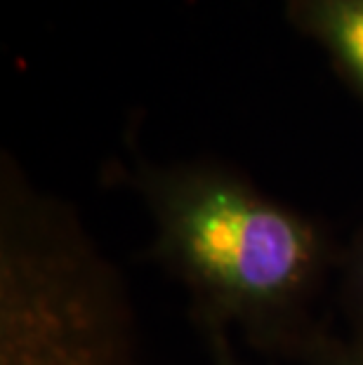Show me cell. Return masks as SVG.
Returning a JSON list of instances; mask_svg holds the SVG:
<instances>
[{"instance_id":"obj_1","label":"cell","mask_w":363,"mask_h":365,"mask_svg":"<svg viewBox=\"0 0 363 365\" xmlns=\"http://www.w3.org/2000/svg\"><path fill=\"white\" fill-rule=\"evenodd\" d=\"M153 252L194 299L205 330L241 328L297 351L330 267L326 234L302 212L213 163L140 165Z\"/></svg>"},{"instance_id":"obj_2","label":"cell","mask_w":363,"mask_h":365,"mask_svg":"<svg viewBox=\"0 0 363 365\" xmlns=\"http://www.w3.org/2000/svg\"><path fill=\"white\" fill-rule=\"evenodd\" d=\"M0 365H140L121 276L14 160L0 177Z\"/></svg>"},{"instance_id":"obj_3","label":"cell","mask_w":363,"mask_h":365,"mask_svg":"<svg viewBox=\"0 0 363 365\" xmlns=\"http://www.w3.org/2000/svg\"><path fill=\"white\" fill-rule=\"evenodd\" d=\"M283 10L363 99V0H283Z\"/></svg>"},{"instance_id":"obj_4","label":"cell","mask_w":363,"mask_h":365,"mask_svg":"<svg viewBox=\"0 0 363 365\" xmlns=\"http://www.w3.org/2000/svg\"><path fill=\"white\" fill-rule=\"evenodd\" d=\"M342 299L354 328V344L363 349V231L354 240L342 271Z\"/></svg>"},{"instance_id":"obj_5","label":"cell","mask_w":363,"mask_h":365,"mask_svg":"<svg viewBox=\"0 0 363 365\" xmlns=\"http://www.w3.org/2000/svg\"><path fill=\"white\" fill-rule=\"evenodd\" d=\"M309 365H363V349L354 341H339L321 330H312L297 346V351Z\"/></svg>"},{"instance_id":"obj_6","label":"cell","mask_w":363,"mask_h":365,"mask_svg":"<svg viewBox=\"0 0 363 365\" xmlns=\"http://www.w3.org/2000/svg\"><path fill=\"white\" fill-rule=\"evenodd\" d=\"M205 332H208V341H210L213 354H215V365H238L229 351V341L224 337V332L222 330H205Z\"/></svg>"}]
</instances>
